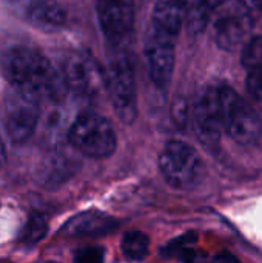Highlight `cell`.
I'll return each mask as SVG.
<instances>
[{
	"label": "cell",
	"instance_id": "14",
	"mask_svg": "<svg viewBox=\"0 0 262 263\" xmlns=\"http://www.w3.org/2000/svg\"><path fill=\"white\" fill-rule=\"evenodd\" d=\"M188 0H156L151 15V26L178 37L187 17Z\"/></svg>",
	"mask_w": 262,
	"mask_h": 263
},
{
	"label": "cell",
	"instance_id": "4",
	"mask_svg": "<svg viewBox=\"0 0 262 263\" xmlns=\"http://www.w3.org/2000/svg\"><path fill=\"white\" fill-rule=\"evenodd\" d=\"M105 72V88L113 108L122 123H133L137 117V92L134 69L127 55L114 57Z\"/></svg>",
	"mask_w": 262,
	"mask_h": 263
},
{
	"label": "cell",
	"instance_id": "26",
	"mask_svg": "<svg viewBox=\"0 0 262 263\" xmlns=\"http://www.w3.org/2000/svg\"><path fill=\"white\" fill-rule=\"evenodd\" d=\"M261 35H262V34H261Z\"/></svg>",
	"mask_w": 262,
	"mask_h": 263
},
{
	"label": "cell",
	"instance_id": "5",
	"mask_svg": "<svg viewBox=\"0 0 262 263\" xmlns=\"http://www.w3.org/2000/svg\"><path fill=\"white\" fill-rule=\"evenodd\" d=\"M224 131L241 145H252L261 137V122L246 100L229 85H219Z\"/></svg>",
	"mask_w": 262,
	"mask_h": 263
},
{
	"label": "cell",
	"instance_id": "17",
	"mask_svg": "<svg viewBox=\"0 0 262 263\" xmlns=\"http://www.w3.org/2000/svg\"><path fill=\"white\" fill-rule=\"evenodd\" d=\"M210 15H213V12L202 0H188L187 17H185V25L188 32L201 34L208 25Z\"/></svg>",
	"mask_w": 262,
	"mask_h": 263
},
{
	"label": "cell",
	"instance_id": "18",
	"mask_svg": "<svg viewBox=\"0 0 262 263\" xmlns=\"http://www.w3.org/2000/svg\"><path fill=\"white\" fill-rule=\"evenodd\" d=\"M46 228H48V223L45 217L40 214H34L25 227L22 240L26 243H36L46 234Z\"/></svg>",
	"mask_w": 262,
	"mask_h": 263
},
{
	"label": "cell",
	"instance_id": "25",
	"mask_svg": "<svg viewBox=\"0 0 262 263\" xmlns=\"http://www.w3.org/2000/svg\"><path fill=\"white\" fill-rule=\"evenodd\" d=\"M49 263H56V262H49Z\"/></svg>",
	"mask_w": 262,
	"mask_h": 263
},
{
	"label": "cell",
	"instance_id": "7",
	"mask_svg": "<svg viewBox=\"0 0 262 263\" xmlns=\"http://www.w3.org/2000/svg\"><path fill=\"white\" fill-rule=\"evenodd\" d=\"M212 17L215 42L225 51L239 48L250 34L252 12L242 0H227Z\"/></svg>",
	"mask_w": 262,
	"mask_h": 263
},
{
	"label": "cell",
	"instance_id": "20",
	"mask_svg": "<svg viewBox=\"0 0 262 263\" xmlns=\"http://www.w3.org/2000/svg\"><path fill=\"white\" fill-rule=\"evenodd\" d=\"M247 88L253 97L258 100H262V66L249 69L247 74Z\"/></svg>",
	"mask_w": 262,
	"mask_h": 263
},
{
	"label": "cell",
	"instance_id": "8",
	"mask_svg": "<svg viewBox=\"0 0 262 263\" xmlns=\"http://www.w3.org/2000/svg\"><path fill=\"white\" fill-rule=\"evenodd\" d=\"M68 89L80 96H93L105 88V72L96 59L83 51L66 52L60 69Z\"/></svg>",
	"mask_w": 262,
	"mask_h": 263
},
{
	"label": "cell",
	"instance_id": "12",
	"mask_svg": "<svg viewBox=\"0 0 262 263\" xmlns=\"http://www.w3.org/2000/svg\"><path fill=\"white\" fill-rule=\"evenodd\" d=\"M100 29L111 43L122 42L134 23V0H96Z\"/></svg>",
	"mask_w": 262,
	"mask_h": 263
},
{
	"label": "cell",
	"instance_id": "19",
	"mask_svg": "<svg viewBox=\"0 0 262 263\" xmlns=\"http://www.w3.org/2000/svg\"><path fill=\"white\" fill-rule=\"evenodd\" d=\"M103 248L100 247H85L79 248L74 253L73 262L74 263H103Z\"/></svg>",
	"mask_w": 262,
	"mask_h": 263
},
{
	"label": "cell",
	"instance_id": "15",
	"mask_svg": "<svg viewBox=\"0 0 262 263\" xmlns=\"http://www.w3.org/2000/svg\"><path fill=\"white\" fill-rule=\"evenodd\" d=\"M76 171V162L65 157L56 156L49 159L42 168V180L46 185H60L66 179H69Z\"/></svg>",
	"mask_w": 262,
	"mask_h": 263
},
{
	"label": "cell",
	"instance_id": "3",
	"mask_svg": "<svg viewBox=\"0 0 262 263\" xmlns=\"http://www.w3.org/2000/svg\"><path fill=\"white\" fill-rule=\"evenodd\" d=\"M158 165L164 180L174 190L193 188L202 174L199 154L191 145L182 140L167 142L159 154Z\"/></svg>",
	"mask_w": 262,
	"mask_h": 263
},
{
	"label": "cell",
	"instance_id": "10",
	"mask_svg": "<svg viewBox=\"0 0 262 263\" xmlns=\"http://www.w3.org/2000/svg\"><path fill=\"white\" fill-rule=\"evenodd\" d=\"M195 129L201 142L213 148L219 143L221 134L224 131L221 100H219V85H208L199 94L195 105Z\"/></svg>",
	"mask_w": 262,
	"mask_h": 263
},
{
	"label": "cell",
	"instance_id": "13",
	"mask_svg": "<svg viewBox=\"0 0 262 263\" xmlns=\"http://www.w3.org/2000/svg\"><path fill=\"white\" fill-rule=\"evenodd\" d=\"M116 225V220L103 213H82L63 225L62 234L66 237H97L110 234Z\"/></svg>",
	"mask_w": 262,
	"mask_h": 263
},
{
	"label": "cell",
	"instance_id": "16",
	"mask_svg": "<svg viewBox=\"0 0 262 263\" xmlns=\"http://www.w3.org/2000/svg\"><path fill=\"white\" fill-rule=\"evenodd\" d=\"M120 248L128 260L139 262L150 253V237L141 231H130L124 236Z\"/></svg>",
	"mask_w": 262,
	"mask_h": 263
},
{
	"label": "cell",
	"instance_id": "2",
	"mask_svg": "<svg viewBox=\"0 0 262 263\" xmlns=\"http://www.w3.org/2000/svg\"><path fill=\"white\" fill-rule=\"evenodd\" d=\"M68 140L79 153L93 159L110 157L117 143L111 123L96 112L79 114L68 129Z\"/></svg>",
	"mask_w": 262,
	"mask_h": 263
},
{
	"label": "cell",
	"instance_id": "24",
	"mask_svg": "<svg viewBox=\"0 0 262 263\" xmlns=\"http://www.w3.org/2000/svg\"><path fill=\"white\" fill-rule=\"evenodd\" d=\"M202 2L210 8V11H212V12H215V11H216L221 5H224L227 0H202Z\"/></svg>",
	"mask_w": 262,
	"mask_h": 263
},
{
	"label": "cell",
	"instance_id": "23",
	"mask_svg": "<svg viewBox=\"0 0 262 263\" xmlns=\"http://www.w3.org/2000/svg\"><path fill=\"white\" fill-rule=\"evenodd\" d=\"M5 163H6V146H5V140L0 131V170L5 166Z\"/></svg>",
	"mask_w": 262,
	"mask_h": 263
},
{
	"label": "cell",
	"instance_id": "21",
	"mask_svg": "<svg viewBox=\"0 0 262 263\" xmlns=\"http://www.w3.org/2000/svg\"><path fill=\"white\" fill-rule=\"evenodd\" d=\"M212 263H239V260L233 256V254H230V253H219V254H216L215 257H213V260Z\"/></svg>",
	"mask_w": 262,
	"mask_h": 263
},
{
	"label": "cell",
	"instance_id": "6",
	"mask_svg": "<svg viewBox=\"0 0 262 263\" xmlns=\"http://www.w3.org/2000/svg\"><path fill=\"white\" fill-rule=\"evenodd\" d=\"M5 126L14 143L26 142L40 119V99L25 89L9 85L3 97Z\"/></svg>",
	"mask_w": 262,
	"mask_h": 263
},
{
	"label": "cell",
	"instance_id": "11",
	"mask_svg": "<svg viewBox=\"0 0 262 263\" xmlns=\"http://www.w3.org/2000/svg\"><path fill=\"white\" fill-rule=\"evenodd\" d=\"M17 18L42 29H59L66 22V14L57 0H2Z\"/></svg>",
	"mask_w": 262,
	"mask_h": 263
},
{
	"label": "cell",
	"instance_id": "1",
	"mask_svg": "<svg viewBox=\"0 0 262 263\" xmlns=\"http://www.w3.org/2000/svg\"><path fill=\"white\" fill-rule=\"evenodd\" d=\"M0 69L9 85L25 89L40 100H60L68 86L60 71L36 48L15 45L0 54Z\"/></svg>",
	"mask_w": 262,
	"mask_h": 263
},
{
	"label": "cell",
	"instance_id": "9",
	"mask_svg": "<svg viewBox=\"0 0 262 263\" xmlns=\"http://www.w3.org/2000/svg\"><path fill=\"white\" fill-rule=\"evenodd\" d=\"M174 42L176 37L159 31L154 26L150 28L145 37V63L153 83L159 88H165L171 80L174 69Z\"/></svg>",
	"mask_w": 262,
	"mask_h": 263
},
{
	"label": "cell",
	"instance_id": "22",
	"mask_svg": "<svg viewBox=\"0 0 262 263\" xmlns=\"http://www.w3.org/2000/svg\"><path fill=\"white\" fill-rule=\"evenodd\" d=\"M244 5L250 9V12H259L262 11V0H242Z\"/></svg>",
	"mask_w": 262,
	"mask_h": 263
}]
</instances>
